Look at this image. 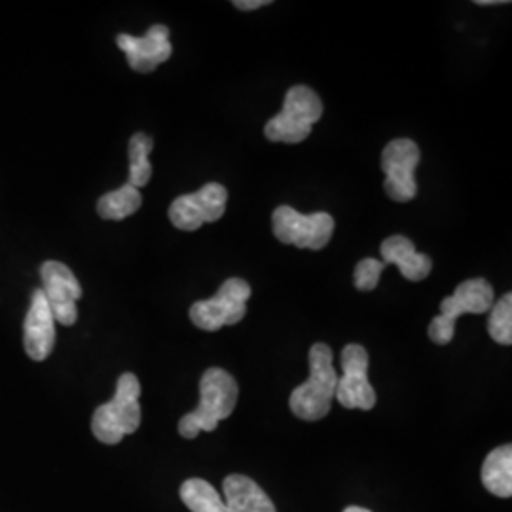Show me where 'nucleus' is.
<instances>
[{"label":"nucleus","mask_w":512,"mask_h":512,"mask_svg":"<svg viewBox=\"0 0 512 512\" xmlns=\"http://www.w3.org/2000/svg\"><path fill=\"white\" fill-rule=\"evenodd\" d=\"M420 148L410 139H393L382 152V171L385 173V194L393 202L406 203L416 198V167L420 164Z\"/></svg>","instance_id":"nucleus-8"},{"label":"nucleus","mask_w":512,"mask_h":512,"mask_svg":"<svg viewBox=\"0 0 512 512\" xmlns=\"http://www.w3.org/2000/svg\"><path fill=\"white\" fill-rule=\"evenodd\" d=\"M141 384L135 374L126 372L118 378L116 393L109 403L101 404L92 418L95 439L103 444H118L141 425Z\"/></svg>","instance_id":"nucleus-3"},{"label":"nucleus","mask_w":512,"mask_h":512,"mask_svg":"<svg viewBox=\"0 0 512 512\" xmlns=\"http://www.w3.org/2000/svg\"><path fill=\"white\" fill-rule=\"evenodd\" d=\"M482 484L497 497L512 495V446L505 444L495 448L482 465Z\"/></svg>","instance_id":"nucleus-16"},{"label":"nucleus","mask_w":512,"mask_h":512,"mask_svg":"<svg viewBox=\"0 0 512 512\" xmlns=\"http://www.w3.org/2000/svg\"><path fill=\"white\" fill-rule=\"evenodd\" d=\"M272 230L275 238L285 245L319 251L334 234V219L329 213L302 215L289 205H281L272 215Z\"/></svg>","instance_id":"nucleus-7"},{"label":"nucleus","mask_w":512,"mask_h":512,"mask_svg":"<svg viewBox=\"0 0 512 512\" xmlns=\"http://www.w3.org/2000/svg\"><path fill=\"white\" fill-rule=\"evenodd\" d=\"M342 372L334 399L348 410H372L376 391L368 382V351L359 344L346 346L342 351Z\"/></svg>","instance_id":"nucleus-10"},{"label":"nucleus","mask_w":512,"mask_h":512,"mask_svg":"<svg viewBox=\"0 0 512 512\" xmlns=\"http://www.w3.org/2000/svg\"><path fill=\"white\" fill-rule=\"evenodd\" d=\"M385 264L376 258H363L353 275V285L359 291H374L378 287L380 275L384 272Z\"/></svg>","instance_id":"nucleus-21"},{"label":"nucleus","mask_w":512,"mask_h":512,"mask_svg":"<svg viewBox=\"0 0 512 512\" xmlns=\"http://www.w3.org/2000/svg\"><path fill=\"white\" fill-rule=\"evenodd\" d=\"M116 44L128 57L129 67L135 73H152L173 54L169 29L165 25H152L145 37L118 35Z\"/></svg>","instance_id":"nucleus-12"},{"label":"nucleus","mask_w":512,"mask_h":512,"mask_svg":"<svg viewBox=\"0 0 512 512\" xmlns=\"http://www.w3.org/2000/svg\"><path fill=\"white\" fill-rule=\"evenodd\" d=\"M323 116V101L308 86H293L279 114L266 124L264 135L272 143L298 145L310 137L311 128Z\"/></svg>","instance_id":"nucleus-4"},{"label":"nucleus","mask_w":512,"mask_h":512,"mask_svg":"<svg viewBox=\"0 0 512 512\" xmlns=\"http://www.w3.org/2000/svg\"><path fill=\"white\" fill-rule=\"evenodd\" d=\"M488 334L501 346L512 344V294H503L490 310Z\"/></svg>","instance_id":"nucleus-20"},{"label":"nucleus","mask_w":512,"mask_h":512,"mask_svg":"<svg viewBox=\"0 0 512 512\" xmlns=\"http://www.w3.org/2000/svg\"><path fill=\"white\" fill-rule=\"evenodd\" d=\"M238 382L222 368H209L200 380V404L179 421L184 439H196L202 431H215L219 423L232 416L238 404Z\"/></svg>","instance_id":"nucleus-1"},{"label":"nucleus","mask_w":512,"mask_h":512,"mask_svg":"<svg viewBox=\"0 0 512 512\" xmlns=\"http://www.w3.org/2000/svg\"><path fill=\"white\" fill-rule=\"evenodd\" d=\"M494 306V289L486 279H467L452 296L444 298L440 302V315H437L431 323L427 334L429 338L439 344L446 346L454 340L456 334V321L461 315H482L492 310Z\"/></svg>","instance_id":"nucleus-5"},{"label":"nucleus","mask_w":512,"mask_h":512,"mask_svg":"<svg viewBox=\"0 0 512 512\" xmlns=\"http://www.w3.org/2000/svg\"><path fill=\"white\" fill-rule=\"evenodd\" d=\"M46 302L54 315L55 323L63 327H73L78 321L76 302L82 298V287L76 279V275L57 260H48L40 268Z\"/></svg>","instance_id":"nucleus-11"},{"label":"nucleus","mask_w":512,"mask_h":512,"mask_svg":"<svg viewBox=\"0 0 512 512\" xmlns=\"http://www.w3.org/2000/svg\"><path fill=\"white\" fill-rule=\"evenodd\" d=\"M344 512H370V511H366V509H363V507H348V509H346V511Z\"/></svg>","instance_id":"nucleus-23"},{"label":"nucleus","mask_w":512,"mask_h":512,"mask_svg":"<svg viewBox=\"0 0 512 512\" xmlns=\"http://www.w3.org/2000/svg\"><path fill=\"white\" fill-rule=\"evenodd\" d=\"M270 0H236L234 6L239 10H256V8H262V6H268Z\"/></svg>","instance_id":"nucleus-22"},{"label":"nucleus","mask_w":512,"mask_h":512,"mask_svg":"<svg viewBox=\"0 0 512 512\" xmlns=\"http://www.w3.org/2000/svg\"><path fill=\"white\" fill-rule=\"evenodd\" d=\"M143 196L139 188L124 184L118 190H112L109 194L101 196L97 202V213L99 217L105 220H124L131 217L141 209Z\"/></svg>","instance_id":"nucleus-17"},{"label":"nucleus","mask_w":512,"mask_h":512,"mask_svg":"<svg viewBox=\"0 0 512 512\" xmlns=\"http://www.w3.org/2000/svg\"><path fill=\"white\" fill-rule=\"evenodd\" d=\"M380 255L384 258V264H395L408 281H423L433 270L431 258L418 253L414 243L404 236L384 239Z\"/></svg>","instance_id":"nucleus-14"},{"label":"nucleus","mask_w":512,"mask_h":512,"mask_svg":"<svg viewBox=\"0 0 512 512\" xmlns=\"http://www.w3.org/2000/svg\"><path fill=\"white\" fill-rule=\"evenodd\" d=\"M332 349L327 344H313L310 349V378L298 385L291 395V412L304 421L323 420L330 412L336 395L338 374L332 366Z\"/></svg>","instance_id":"nucleus-2"},{"label":"nucleus","mask_w":512,"mask_h":512,"mask_svg":"<svg viewBox=\"0 0 512 512\" xmlns=\"http://www.w3.org/2000/svg\"><path fill=\"white\" fill-rule=\"evenodd\" d=\"M222 497L230 512H277L274 501L249 476H228L222 484Z\"/></svg>","instance_id":"nucleus-15"},{"label":"nucleus","mask_w":512,"mask_h":512,"mask_svg":"<svg viewBox=\"0 0 512 512\" xmlns=\"http://www.w3.org/2000/svg\"><path fill=\"white\" fill-rule=\"evenodd\" d=\"M181 499L192 512H230L224 497L202 478H190L181 486Z\"/></svg>","instance_id":"nucleus-18"},{"label":"nucleus","mask_w":512,"mask_h":512,"mask_svg":"<svg viewBox=\"0 0 512 512\" xmlns=\"http://www.w3.org/2000/svg\"><path fill=\"white\" fill-rule=\"evenodd\" d=\"M228 192L219 183L202 186L196 194L179 196L169 207V220L175 228L194 232L205 222H217L226 211Z\"/></svg>","instance_id":"nucleus-9"},{"label":"nucleus","mask_w":512,"mask_h":512,"mask_svg":"<svg viewBox=\"0 0 512 512\" xmlns=\"http://www.w3.org/2000/svg\"><path fill=\"white\" fill-rule=\"evenodd\" d=\"M154 148V141L145 133H135L129 141V181L135 188L147 186L152 177V165L148 154Z\"/></svg>","instance_id":"nucleus-19"},{"label":"nucleus","mask_w":512,"mask_h":512,"mask_svg":"<svg viewBox=\"0 0 512 512\" xmlns=\"http://www.w3.org/2000/svg\"><path fill=\"white\" fill-rule=\"evenodd\" d=\"M23 346L33 361L50 357L55 346V321L46 296L37 289L31 296V306L23 323Z\"/></svg>","instance_id":"nucleus-13"},{"label":"nucleus","mask_w":512,"mask_h":512,"mask_svg":"<svg viewBox=\"0 0 512 512\" xmlns=\"http://www.w3.org/2000/svg\"><path fill=\"white\" fill-rule=\"evenodd\" d=\"M251 287L239 277H230L222 283L219 293L209 300H200L190 308V319L198 329L215 332L226 325H236L247 313Z\"/></svg>","instance_id":"nucleus-6"}]
</instances>
